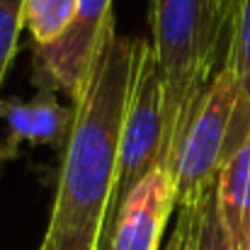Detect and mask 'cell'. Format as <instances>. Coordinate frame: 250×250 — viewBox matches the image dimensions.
<instances>
[{"mask_svg":"<svg viewBox=\"0 0 250 250\" xmlns=\"http://www.w3.org/2000/svg\"><path fill=\"white\" fill-rule=\"evenodd\" d=\"M22 5L24 0H0V87L5 81L7 66L17 51V37L22 24Z\"/></svg>","mask_w":250,"mask_h":250,"instance_id":"12","label":"cell"},{"mask_svg":"<svg viewBox=\"0 0 250 250\" xmlns=\"http://www.w3.org/2000/svg\"><path fill=\"white\" fill-rule=\"evenodd\" d=\"M226 63L236 76L238 95H241L236 122H233V136H231V148H233L250 131V0H241Z\"/></svg>","mask_w":250,"mask_h":250,"instance_id":"10","label":"cell"},{"mask_svg":"<svg viewBox=\"0 0 250 250\" xmlns=\"http://www.w3.org/2000/svg\"><path fill=\"white\" fill-rule=\"evenodd\" d=\"M156 167H163V87L158 81L153 49L148 46L126 112L124 131H122L119 166L112 187L109 209L104 216L100 250L107 246L117 214L124 199L129 197V192Z\"/></svg>","mask_w":250,"mask_h":250,"instance_id":"4","label":"cell"},{"mask_svg":"<svg viewBox=\"0 0 250 250\" xmlns=\"http://www.w3.org/2000/svg\"><path fill=\"white\" fill-rule=\"evenodd\" d=\"M78 0H24L22 24L29 29L34 46L59 39L76 15Z\"/></svg>","mask_w":250,"mask_h":250,"instance_id":"11","label":"cell"},{"mask_svg":"<svg viewBox=\"0 0 250 250\" xmlns=\"http://www.w3.org/2000/svg\"><path fill=\"white\" fill-rule=\"evenodd\" d=\"M211 2H214L216 17H219V22H221V29H224L226 37L231 39L233 24H236V15H238V7H241V0H211Z\"/></svg>","mask_w":250,"mask_h":250,"instance_id":"13","label":"cell"},{"mask_svg":"<svg viewBox=\"0 0 250 250\" xmlns=\"http://www.w3.org/2000/svg\"><path fill=\"white\" fill-rule=\"evenodd\" d=\"M216 199L233 250H250V131L219 167Z\"/></svg>","mask_w":250,"mask_h":250,"instance_id":"8","label":"cell"},{"mask_svg":"<svg viewBox=\"0 0 250 250\" xmlns=\"http://www.w3.org/2000/svg\"><path fill=\"white\" fill-rule=\"evenodd\" d=\"M175 204L170 172L166 167L151 170L124 199L102 250H158Z\"/></svg>","mask_w":250,"mask_h":250,"instance_id":"6","label":"cell"},{"mask_svg":"<svg viewBox=\"0 0 250 250\" xmlns=\"http://www.w3.org/2000/svg\"><path fill=\"white\" fill-rule=\"evenodd\" d=\"M112 29V0H78L66 32L51 44L34 46L32 68L39 90L66 92L68 100L76 102L87 83L92 61Z\"/></svg>","mask_w":250,"mask_h":250,"instance_id":"5","label":"cell"},{"mask_svg":"<svg viewBox=\"0 0 250 250\" xmlns=\"http://www.w3.org/2000/svg\"><path fill=\"white\" fill-rule=\"evenodd\" d=\"M153 59L163 87V167L192 122L214 76L226 66L231 39L211 0H151Z\"/></svg>","mask_w":250,"mask_h":250,"instance_id":"2","label":"cell"},{"mask_svg":"<svg viewBox=\"0 0 250 250\" xmlns=\"http://www.w3.org/2000/svg\"><path fill=\"white\" fill-rule=\"evenodd\" d=\"M151 42L112 29L73 102V129L61 172L44 250H100L104 216L119 166L122 131L136 78Z\"/></svg>","mask_w":250,"mask_h":250,"instance_id":"1","label":"cell"},{"mask_svg":"<svg viewBox=\"0 0 250 250\" xmlns=\"http://www.w3.org/2000/svg\"><path fill=\"white\" fill-rule=\"evenodd\" d=\"M167 250H233L219 211L216 182L197 202L180 207V219Z\"/></svg>","mask_w":250,"mask_h":250,"instance_id":"9","label":"cell"},{"mask_svg":"<svg viewBox=\"0 0 250 250\" xmlns=\"http://www.w3.org/2000/svg\"><path fill=\"white\" fill-rule=\"evenodd\" d=\"M39 250H44V248H39Z\"/></svg>","mask_w":250,"mask_h":250,"instance_id":"14","label":"cell"},{"mask_svg":"<svg viewBox=\"0 0 250 250\" xmlns=\"http://www.w3.org/2000/svg\"><path fill=\"white\" fill-rule=\"evenodd\" d=\"M0 117L7 124L0 161L15 158L22 144L51 146L63 153L73 129V107H63L51 90H39L29 102L0 100Z\"/></svg>","mask_w":250,"mask_h":250,"instance_id":"7","label":"cell"},{"mask_svg":"<svg viewBox=\"0 0 250 250\" xmlns=\"http://www.w3.org/2000/svg\"><path fill=\"white\" fill-rule=\"evenodd\" d=\"M238 102L241 95L236 76L226 63L214 76L209 90L204 92L167 166L177 207L197 202L216 182L219 167L231 153V136H233Z\"/></svg>","mask_w":250,"mask_h":250,"instance_id":"3","label":"cell"}]
</instances>
